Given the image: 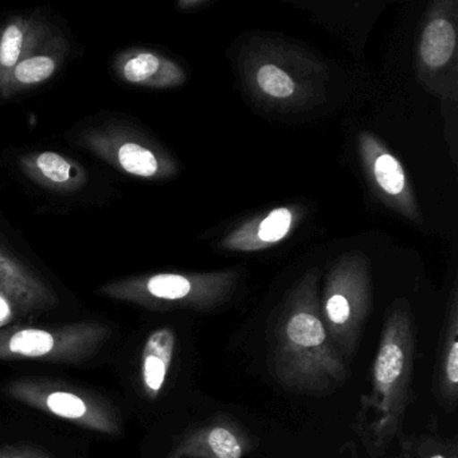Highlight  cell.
Segmentation results:
<instances>
[{"mask_svg":"<svg viewBox=\"0 0 458 458\" xmlns=\"http://www.w3.org/2000/svg\"><path fill=\"white\" fill-rule=\"evenodd\" d=\"M0 292L22 312L44 310L58 304L57 294L0 243Z\"/></svg>","mask_w":458,"mask_h":458,"instance_id":"5bb4252c","label":"cell"},{"mask_svg":"<svg viewBox=\"0 0 458 458\" xmlns=\"http://www.w3.org/2000/svg\"><path fill=\"white\" fill-rule=\"evenodd\" d=\"M320 310L332 343L350 363L372 310L371 267L366 254L348 251L331 265L320 289Z\"/></svg>","mask_w":458,"mask_h":458,"instance_id":"5b68a950","label":"cell"},{"mask_svg":"<svg viewBox=\"0 0 458 458\" xmlns=\"http://www.w3.org/2000/svg\"><path fill=\"white\" fill-rule=\"evenodd\" d=\"M396 442V452L382 458H458L457 439L438 431L402 434Z\"/></svg>","mask_w":458,"mask_h":458,"instance_id":"ffe728a7","label":"cell"},{"mask_svg":"<svg viewBox=\"0 0 458 458\" xmlns=\"http://www.w3.org/2000/svg\"><path fill=\"white\" fill-rule=\"evenodd\" d=\"M208 4V2H206V0H181L178 4V9L181 12H197Z\"/></svg>","mask_w":458,"mask_h":458,"instance_id":"603a6c76","label":"cell"},{"mask_svg":"<svg viewBox=\"0 0 458 458\" xmlns=\"http://www.w3.org/2000/svg\"><path fill=\"white\" fill-rule=\"evenodd\" d=\"M117 77L130 85L147 89H170L186 82V72L160 53L130 49L120 53L114 64Z\"/></svg>","mask_w":458,"mask_h":458,"instance_id":"9a60e30c","label":"cell"},{"mask_svg":"<svg viewBox=\"0 0 458 458\" xmlns=\"http://www.w3.org/2000/svg\"><path fill=\"white\" fill-rule=\"evenodd\" d=\"M4 394L25 406L87 430L108 436L122 431V418L106 399L64 383L47 379L13 380L7 383Z\"/></svg>","mask_w":458,"mask_h":458,"instance_id":"52a82bcc","label":"cell"},{"mask_svg":"<svg viewBox=\"0 0 458 458\" xmlns=\"http://www.w3.org/2000/svg\"><path fill=\"white\" fill-rule=\"evenodd\" d=\"M68 42L60 33H55L41 47L26 55L9 76L2 98H12L15 93L44 84L52 79L65 61Z\"/></svg>","mask_w":458,"mask_h":458,"instance_id":"ac0fdd59","label":"cell"},{"mask_svg":"<svg viewBox=\"0 0 458 458\" xmlns=\"http://www.w3.org/2000/svg\"><path fill=\"white\" fill-rule=\"evenodd\" d=\"M237 270L155 273L112 281L98 293L152 310L214 312L232 301L240 285Z\"/></svg>","mask_w":458,"mask_h":458,"instance_id":"277c9868","label":"cell"},{"mask_svg":"<svg viewBox=\"0 0 458 458\" xmlns=\"http://www.w3.org/2000/svg\"><path fill=\"white\" fill-rule=\"evenodd\" d=\"M301 218L297 206H281L253 216L221 241L222 250L254 253L286 240Z\"/></svg>","mask_w":458,"mask_h":458,"instance_id":"4fadbf2b","label":"cell"},{"mask_svg":"<svg viewBox=\"0 0 458 458\" xmlns=\"http://www.w3.org/2000/svg\"><path fill=\"white\" fill-rule=\"evenodd\" d=\"M433 393L447 414L455 411L458 403V291L455 283L447 299L439 332Z\"/></svg>","mask_w":458,"mask_h":458,"instance_id":"7c38bea8","label":"cell"},{"mask_svg":"<svg viewBox=\"0 0 458 458\" xmlns=\"http://www.w3.org/2000/svg\"><path fill=\"white\" fill-rule=\"evenodd\" d=\"M457 2H434L420 29L415 68L422 84L441 98L457 100Z\"/></svg>","mask_w":458,"mask_h":458,"instance_id":"ba28073f","label":"cell"},{"mask_svg":"<svg viewBox=\"0 0 458 458\" xmlns=\"http://www.w3.org/2000/svg\"><path fill=\"white\" fill-rule=\"evenodd\" d=\"M417 324L406 300H396L386 312L377 353L369 369V388L361 394L352 430L369 458L385 457L403 434L412 399Z\"/></svg>","mask_w":458,"mask_h":458,"instance_id":"7a4b0ae2","label":"cell"},{"mask_svg":"<svg viewBox=\"0 0 458 458\" xmlns=\"http://www.w3.org/2000/svg\"><path fill=\"white\" fill-rule=\"evenodd\" d=\"M111 328L100 323L68 324L55 328L17 327L0 329L2 360L82 363L108 340Z\"/></svg>","mask_w":458,"mask_h":458,"instance_id":"8992f818","label":"cell"},{"mask_svg":"<svg viewBox=\"0 0 458 458\" xmlns=\"http://www.w3.org/2000/svg\"><path fill=\"white\" fill-rule=\"evenodd\" d=\"M175 331L171 327H160L147 337L141 352V387L149 399L159 396L167 382L176 352Z\"/></svg>","mask_w":458,"mask_h":458,"instance_id":"d6986e66","label":"cell"},{"mask_svg":"<svg viewBox=\"0 0 458 458\" xmlns=\"http://www.w3.org/2000/svg\"><path fill=\"white\" fill-rule=\"evenodd\" d=\"M13 318H14V312H13L12 302L0 292V326L9 323Z\"/></svg>","mask_w":458,"mask_h":458,"instance_id":"7402d4cb","label":"cell"},{"mask_svg":"<svg viewBox=\"0 0 458 458\" xmlns=\"http://www.w3.org/2000/svg\"><path fill=\"white\" fill-rule=\"evenodd\" d=\"M320 272L310 270L289 289L270 318L267 369L289 393L327 396L350 369L327 331L320 310Z\"/></svg>","mask_w":458,"mask_h":458,"instance_id":"6da1fadb","label":"cell"},{"mask_svg":"<svg viewBox=\"0 0 458 458\" xmlns=\"http://www.w3.org/2000/svg\"><path fill=\"white\" fill-rule=\"evenodd\" d=\"M30 181L55 192L72 194L88 183V173L79 162L55 151L29 152L20 159Z\"/></svg>","mask_w":458,"mask_h":458,"instance_id":"e0dca14e","label":"cell"},{"mask_svg":"<svg viewBox=\"0 0 458 458\" xmlns=\"http://www.w3.org/2000/svg\"><path fill=\"white\" fill-rule=\"evenodd\" d=\"M238 69L251 100L278 112L320 103L328 80V71L315 55L278 39H251L241 52Z\"/></svg>","mask_w":458,"mask_h":458,"instance_id":"3957f363","label":"cell"},{"mask_svg":"<svg viewBox=\"0 0 458 458\" xmlns=\"http://www.w3.org/2000/svg\"><path fill=\"white\" fill-rule=\"evenodd\" d=\"M80 146L116 170L140 179H167L178 173L175 160L154 140L122 124L88 128Z\"/></svg>","mask_w":458,"mask_h":458,"instance_id":"9c48e42d","label":"cell"},{"mask_svg":"<svg viewBox=\"0 0 458 458\" xmlns=\"http://www.w3.org/2000/svg\"><path fill=\"white\" fill-rule=\"evenodd\" d=\"M55 33L49 23L34 15H17L0 28V96L13 69Z\"/></svg>","mask_w":458,"mask_h":458,"instance_id":"2e32d148","label":"cell"},{"mask_svg":"<svg viewBox=\"0 0 458 458\" xmlns=\"http://www.w3.org/2000/svg\"><path fill=\"white\" fill-rule=\"evenodd\" d=\"M358 146L361 167L372 192L391 210L420 224V206L402 163L374 133L361 132Z\"/></svg>","mask_w":458,"mask_h":458,"instance_id":"30bf717a","label":"cell"},{"mask_svg":"<svg viewBox=\"0 0 458 458\" xmlns=\"http://www.w3.org/2000/svg\"><path fill=\"white\" fill-rule=\"evenodd\" d=\"M254 447L253 437L240 422L219 414L184 433L168 458H245Z\"/></svg>","mask_w":458,"mask_h":458,"instance_id":"8fae6325","label":"cell"},{"mask_svg":"<svg viewBox=\"0 0 458 458\" xmlns=\"http://www.w3.org/2000/svg\"><path fill=\"white\" fill-rule=\"evenodd\" d=\"M0 458H55L49 453L37 447L4 446L0 447Z\"/></svg>","mask_w":458,"mask_h":458,"instance_id":"44dd1931","label":"cell"}]
</instances>
